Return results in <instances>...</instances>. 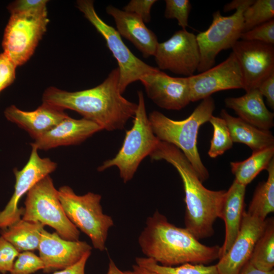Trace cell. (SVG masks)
<instances>
[{
  "instance_id": "cell-1",
  "label": "cell",
  "mask_w": 274,
  "mask_h": 274,
  "mask_svg": "<svg viewBox=\"0 0 274 274\" xmlns=\"http://www.w3.org/2000/svg\"><path fill=\"white\" fill-rule=\"evenodd\" d=\"M119 79V70L116 67L103 82L90 89L69 92L48 87L43 94L42 101L63 110L75 111L102 130L122 129L127 121L134 117L137 104L122 95Z\"/></svg>"
},
{
  "instance_id": "cell-2",
  "label": "cell",
  "mask_w": 274,
  "mask_h": 274,
  "mask_svg": "<svg viewBox=\"0 0 274 274\" xmlns=\"http://www.w3.org/2000/svg\"><path fill=\"white\" fill-rule=\"evenodd\" d=\"M138 242L146 257L163 266L204 264L220 256V247L201 244L187 229L170 223L158 211L147 218Z\"/></svg>"
},
{
  "instance_id": "cell-3",
  "label": "cell",
  "mask_w": 274,
  "mask_h": 274,
  "mask_svg": "<svg viewBox=\"0 0 274 274\" xmlns=\"http://www.w3.org/2000/svg\"><path fill=\"white\" fill-rule=\"evenodd\" d=\"M150 156L152 160L168 162L181 177L185 194V228L197 239L212 235L226 190L206 188L186 157L172 144L159 141Z\"/></svg>"
},
{
  "instance_id": "cell-4",
  "label": "cell",
  "mask_w": 274,
  "mask_h": 274,
  "mask_svg": "<svg viewBox=\"0 0 274 274\" xmlns=\"http://www.w3.org/2000/svg\"><path fill=\"white\" fill-rule=\"evenodd\" d=\"M215 109V101L209 96L202 99L192 114L184 120H173L157 111H152L148 116L158 139L179 149L191 164L201 182L208 179L209 173L200 158L197 138L200 126L209 121Z\"/></svg>"
},
{
  "instance_id": "cell-5",
  "label": "cell",
  "mask_w": 274,
  "mask_h": 274,
  "mask_svg": "<svg viewBox=\"0 0 274 274\" xmlns=\"http://www.w3.org/2000/svg\"><path fill=\"white\" fill-rule=\"evenodd\" d=\"M138 102L131 128L126 131L122 145L112 158L105 161L97 170L116 166L124 183L131 180L142 160L150 156L159 140L154 134L147 115L144 94L138 92Z\"/></svg>"
},
{
  "instance_id": "cell-6",
  "label": "cell",
  "mask_w": 274,
  "mask_h": 274,
  "mask_svg": "<svg viewBox=\"0 0 274 274\" xmlns=\"http://www.w3.org/2000/svg\"><path fill=\"white\" fill-rule=\"evenodd\" d=\"M58 192L70 221L89 237L95 249L105 251L108 231L114 221L111 216L103 213L101 196L91 192L79 195L67 185L60 187Z\"/></svg>"
},
{
  "instance_id": "cell-7",
  "label": "cell",
  "mask_w": 274,
  "mask_h": 274,
  "mask_svg": "<svg viewBox=\"0 0 274 274\" xmlns=\"http://www.w3.org/2000/svg\"><path fill=\"white\" fill-rule=\"evenodd\" d=\"M23 220L38 222L53 228L62 238L79 241V230L67 217L59 198L58 190L48 175L27 193Z\"/></svg>"
},
{
  "instance_id": "cell-8",
  "label": "cell",
  "mask_w": 274,
  "mask_h": 274,
  "mask_svg": "<svg viewBox=\"0 0 274 274\" xmlns=\"http://www.w3.org/2000/svg\"><path fill=\"white\" fill-rule=\"evenodd\" d=\"M49 21L47 8L11 15L2 47L3 52L17 66L24 64L32 55Z\"/></svg>"
},
{
  "instance_id": "cell-9",
  "label": "cell",
  "mask_w": 274,
  "mask_h": 274,
  "mask_svg": "<svg viewBox=\"0 0 274 274\" xmlns=\"http://www.w3.org/2000/svg\"><path fill=\"white\" fill-rule=\"evenodd\" d=\"M77 7L104 37L108 48L117 60L120 73L119 89L122 94L129 84L158 70L147 64L130 51L117 31L98 16L93 1H77Z\"/></svg>"
},
{
  "instance_id": "cell-10",
  "label": "cell",
  "mask_w": 274,
  "mask_h": 274,
  "mask_svg": "<svg viewBox=\"0 0 274 274\" xmlns=\"http://www.w3.org/2000/svg\"><path fill=\"white\" fill-rule=\"evenodd\" d=\"M254 1L244 0L229 16H222L220 11L213 14V20L209 28L196 36L200 53L198 72L212 67L218 53L223 50L232 48L238 41L243 32V13Z\"/></svg>"
},
{
  "instance_id": "cell-11",
  "label": "cell",
  "mask_w": 274,
  "mask_h": 274,
  "mask_svg": "<svg viewBox=\"0 0 274 274\" xmlns=\"http://www.w3.org/2000/svg\"><path fill=\"white\" fill-rule=\"evenodd\" d=\"M31 146L29 158L21 169H13L15 177L14 192L5 206L0 211V229H4L20 220L24 207L18 208L20 198L38 182L55 170L57 164L49 158H42L38 150Z\"/></svg>"
},
{
  "instance_id": "cell-12",
  "label": "cell",
  "mask_w": 274,
  "mask_h": 274,
  "mask_svg": "<svg viewBox=\"0 0 274 274\" xmlns=\"http://www.w3.org/2000/svg\"><path fill=\"white\" fill-rule=\"evenodd\" d=\"M154 56L158 69L190 77L200 61L196 36L186 29L177 31L166 41L158 43Z\"/></svg>"
},
{
  "instance_id": "cell-13",
  "label": "cell",
  "mask_w": 274,
  "mask_h": 274,
  "mask_svg": "<svg viewBox=\"0 0 274 274\" xmlns=\"http://www.w3.org/2000/svg\"><path fill=\"white\" fill-rule=\"evenodd\" d=\"M232 49L240 66L246 92L257 89L274 72L273 45L242 40Z\"/></svg>"
},
{
  "instance_id": "cell-14",
  "label": "cell",
  "mask_w": 274,
  "mask_h": 274,
  "mask_svg": "<svg viewBox=\"0 0 274 274\" xmlns=\"http://www.w3.org/2000/svg\"><path fill=\"white\" fill-rule=\"evenodd\" d=\"M188 79L191 102L203 99L220 91L244 89L240 66L232 52L220 64Z\"/></svg>"
},
{
  "instance_id": "cell-15",
  "label": "cell",
  "mask_w": 274,
  "mask_h": 274,
  "mask_svg": "<svg viewBox=\"0 0 274 274\" xmlns=\"http://www.w3.org/2000/svg\"><path fill=\"white\" fill-rule=\"evenodd\" d=\"M266 224V219L262 220L244 211L240 229L235 241L228 252L216 264L220 274H240L249 261Z\"/></svg>"
},
{
  "instance_id": "cell-16",
  "label": "cell",
  "mask_w": 274,
  "mask_h": 274,
  "mask_svg": "<svg viewBox=\"0 0 274 274\" xmlns=\"http://www.w3.org/2000/svg\"><path fill=\"white\" fill-rule=\"evenodd\" d=\"M140 81L148 97L161 108L180 110L191 102L188 77H171L158 69Z\"/></svg>"
},
{
  "instance_id": "cell-17",
  "label": "cell",
  "mask_w": 274,
  "mask_h": 274,
  "mask_svg": "<svg viewBox=\"0 0 274 274\" xmlns=\"http://www.w3.org/2000/svg\"><path fill=\"white\" fill-rule=\"evenodd\" d=\"M92 247L85 241H72L61 237L56 232L50 233L44 229L38 248L44 272L60 270L79 261Z\"/></svg>"
},
{
  "instance_id": "cell-18",
  "label": "cell",
  "mask_w": 274,
  "mask_h": 274,
  "mask_svg": "<svg viewBox=\"0 0 274 274\" xmlns=\"http://www.w3.org/2000/svg\"><path fill=\"white\" fill-rule=\"evenodd\" d=\"M101 130L98 125L90 120L83 118L74 119L68 116L30 145L38 150L76 145Z\"/></svg>"
},
{
  "instance_id": "cell-19",
  "label": "cell",
  "mask_w": 274,
  "mask_h": 274,
  "mask_svg": "<svg viewBox=\"0 0 274 274\" xmlns=\"http://www.w3.org/2000/svg\"><path fill=\"white\" fill-rule=\"evenodd\" d=\"M4 115L8 121L25 130L34 140L68 116L64 110L45 102L32 111H23L11 105L6 108Z\"/></svg>"
},
{
  "instance_id": "cell-20",
  "label": "cell",
  "mask_w": 274,
  "mask_h": 274,
  "mask_svg": "<svg viewBox=\"0 0 274 274\" xmlns=\"http://www.w3.org/2000/svg\"><path fill=\"white\" fill-rule=\"evenodd\" d=\"M106 12L114 18L120 36L131 42L145 58L154 55L158 44L157 38L140 17L112 5L107 6Z\"/></svg>"
},
{
  "instance_id": "cell-21",
  "label": "cell",
  "mask_w": 274,
  "mask_h": 274,
  "mask_svg": "<svg viewBox=\"0 0 274 274\" xmlns=\"http://www.w3.org/2000/svg\"><path fill=\"white\" fill-rule=\"evenodd\" d=\"M246 187L234 180L226 191L219 215L225 225V237L220 247L219 259L228 252L239 231L245 211Z\"/></svg>"
},
{
  "instance_id": "cell-22",
  "label": "cell",
  "mask_w": 274,
  "mask_h": 274,
  "mask_svg": "<svg viewBox=\"0 0 274 274\" xmlns=\"http://www.w3.org/2000/svg\"><path fill=\"white\" fill-rule=\"evenodd\" d=\"M263 97L254 89L238 97L226 98L224 102L243 120L259 129L269 130L274 125V114L267 109Z\"/></svg>"
},
{
  "instance_id": "cell-23",
  "label": "cell",
  "mask_w": 274,
  "mask_h": 274,
  "mask_svg": "<svg viewBox=\"0 0 274 274\" xmlns=\"http://www.w3.org/2000/svg\"><path fill=\"white\" fill-rule=\"evenodd\" d=\"M220 115L226 123L233 143H243L253 152L274 146V137L269 130L259 129L230 115L225 109L221 110Z\"/></svg>"
},
{
  "instance_id": "cell-24",
  "label": "cell",
  "mask_w": 274,
  "mask_h": 274,
  "mask_svg": "<svg viewBox=\"0 0 274 274\" xmlns=\"http://www.w3.org/2000/svg\"><path fill=\"white\" fill-rule=\"evenodd\" d=\"M45 226L38 222L22 218L4 229H1L4 237L19 252L38 250L41 235Z\"/></svg>"
},
{
  "instance_id": "cell-25",
  "label": "cell",
  "mask_w": 274,
  "mask_h": 274,
  "mask_svg": "<svg viewBox=\"0 0 274 274\" xmlns=\"http://www.w3.org/2000/svg\"><path fill=\"white\" fill-rule=\"evenodd\" d=\"M274 146L254 151L247 159L231 162V170L237 182L246 186L263 169H266L273 158Z\"/></svg>"
},
{
  "instance_id": "cell-26",
  "label": "cell",
  "mask_w": 274,
  "mask_h": 274,
  "mask_svg": "<svg viewBox=\"0 0 274 274\" xmlns=\"http://www.w3.org/2000/svg\"><path fill=\"white\" fill-rule=\"evenodd\" d=\"M267 180L257 186L247 212L251 216L265 220L274 211V158L266 169Z\"/></svg>"
},
{
  "instance_id": "cell-27",
  "label": "cell",
  "mask_w": 274,
  "mask_h": 274,
  "mask_svg": "<svg viewBox=\"0 0 274 274\" xmlns=\"http://www.w3.org/2000/svg\"><path fill=\"white\" fill-rule=\"evenodd\" d=\"M253 267L269 271L274 266V221L266 219L265 228L258 238L248 261Z\"/></svg>"
},
{
  "instance_id": "cell-28",
  "label": "cell",
  "mask_w": 274,
  "mask_h": 274,
  "mask_svg": "<svg viewBox=\"0 0 274 274\" xmlns=\"http://www.w3.org/2000/svg\"><path fill=\"white\" fill-rule=\"evenodd\" d=\"M135 262L138 265L157 274H220L216 264L206 265L187 263L178 266H166L147 257H137Z\"/></svg>"
},
{
  "instance_id": "cell-29",
  "label": "cell",
  "mask_w": 274,
  "mask_h": 274,
  "mask_svg": "<svg viewBox=\"0 0 274 274\" xmlns=\"http://www.w3.org/2000/svg\"><path fill=\"white\" fill-rule=\"evenodd\" d=\"M274 17L273 0H256L243 13V32L249 31Z\"/></svg>"
},
{
  "instance_id": "cell-30",
  "label": "cell",
  "mask_w": 274,
  "mask_h": 274,
  "mask_svg": "<svg viewBox=\"0 0 274 274\" xmlns=\"http://www.w3.org/2000/svg\"><path fill=\"white\" fill-rule=\"evenodd\" d=\"M209 121L213 127V135L208 155L211 158H215L231 149L233 143L226 123L223 118L213 115Z\"/></svg>"
},
{
  "instance_id": "cell-31",
  "label": "cell",
  "mask_w": 274,
  "mask_h": 274,
  "mask_svg": "<svg viewBox=\"0 0 274 274\" xmlns=\"http://www.w3.org/2000/svg\"><path fill=\"white\" fill-rule=\"evenodd\" d=\"M44 268L39 256L32 251H23L19 253L10 274H31Z\"/></svg>"
},
{
  "instance_id": "cell-32",
  "label": "cell",
  "mask_w": 274,
  "mask_h": 274,
  "mask_svg": "<svg viewBox=\"0 0 274 274\" xmlns=\"http://www.w3.org/2000/svg\"><path fill=\"white\" fill-rule=\"evenodd\" d=\"M164 16L166 19H176L182 29L188 26V17L191 9L189 0H165Z\"/></svg>"
},
{
  "instance_id": "cell-33",
  "label": "cell",
  "mask_w": 274,
  "mask_h": 274,
  "mask_svg": "<svg viewBox=\"0 0 274 274\" xmlns=\"http://www.w3.org/2000/svg\"><path fill=\"white\" fill-rule=\"evenodd\" d=\"M240 39L242 40L258 41L273 45L274 19H271L249 31L243 32Z\"/></svg>"
},
{
  "instance_id": "cell-34",
  "label": "cell",
  "mask_w": 274,
  "mask_h": 274,
  "mask_svg": "<svg viewBox=\"0 0 274 274\" xmlns=\"http://www.w3.org/2000/svg\"><path fill=\"white\" fill-rule=\"evenodd\" d=\"M19 252L14 246L0 235V272H10Z\"/></svg>"
},
{
  "instance_id": "cell-35",
  "label": "cell",
  "mask_w": 274,
  "mask_h": 274,
  "mask_svg": "<svg viewBox=\"0 0 274 274\" xmlns=\"http://www.w3.org/2000/svg\"><path fill=\"white\" fill-rule=\"evenodd\" d=\"M16 67L4 52L0 53V93L14 81Z\"/></svg>"
},
{
  "instance_id": "cell-36",
  "label": "cell",
  "mask_w": 274,
  "mask_h": 274,
  "mask_svg": "<svg viewBox=\"0 0 274 274\" xmlns=\"http://www.w3.org/2000/svg\"><path fill=\"white\" fill-rule=\"evenodd\" d=\"M156 0H131L124 8L125 11L133 13L140 17L144 23L151 20V9Z\"/></svg>"
},
{
  "instance_id": "cell-37",
  "label": "cell",
  "mask_w": 274,
  "mask_h": 274,
  "mask_svg": "<svg viewBox=\"0 0 274 274\" xmlns=\"http://www.w3.org/2000/svg\"><path fill=\"white\" fill-rule=\"evenodd\" d=\"M46 0H17L8 6L11 15L26 13L47 8Z\"/></svg>"
},
{
  "instance_id": "cell-38",
  "label": "cell",
  "mask_w": 274,
  "mask_h": 274,
  "mask_svg": "<svg viewBox=\"0 0 274 274\" xmlns=\"http://www.w3.org/2000/svg\"><path fill=\"white\" fill-rule=\"evenodd\" d=\"M257 89L266 99L269 107L274 109V72L271 73L258 86Z\"/></svg>"
},
{
  "instance_id": "cell-39",
  "label": "cell",
  "mask_w": 274,
  "mask_h": 274,
  "mask_svg": "<svg viewBox=\"0 0 274 274\" xmlns=\"http://www.w3.org/2000/svg\"><path fill=\"white\" fill-rule=\"evenodd\" d=\"M91 251L87 252L75 264L65 269L54 272L52 274H85V265Z\"/></svg>"
},
{
  "instance_id": "cell-40",
  "label": "cell",
  "mask_w": 274,
  "mask_h": 274,
  "mask_svg": "<svg viewBox=\"0 0 274 274\" xmlns=\"http://www.w3.org/2000/svg\"><path fill=\"white\" fill-rule=\"evenodd\" d=\"M240 274H274V270L263 271L256 269L248 262L242 268Z\"/></svg>"
},
{
  "instance_id": "cell-41",
  "label": "cell",
  "mask_w": 274,
  "mask_h": 274,
  "mask_svg": "<svg viewBox=\"0 0 274 274\" xmlns=\"http://www.w3.org/2000/svg\"><path fill=\"white\" fill-rule=\"evenodd\" d=\"M107 274H135L132 270L122 271L115 264L114 261L110 258L109 267Z\"/></svg>"
},
{
  "instance_id": "cell-42",
  "label": "cell",
  "mask_w": 274,
  "mask_h": 274,
  "mask_svg": "<svg viewBox=\"0 0 274 274\" xmlns=\"http://www.w3.org/2000/svg\"><path fill=\"white\" fill-rule=\"evenodd\" d=\"M244 2V0H234L224 6L223 10L225 12L234 9L236 10Z\"/></svg>"
},
{
  "instance_id": "cell-43",
  "label": "cell",
  "mask_w": 274,
  "mask_h": 274,
  "mask_svg": "<svg viewBox=\"0 0 274 274\" xmlns=\"http://www.w3.org/2000/svg\"><path fill=\"white\" fill-rule=\"evenodd\" d=\"M133 271L135 274H157L144 267L140 266L137 264L133 265Z\"/></svg>"
}]
</instances>
